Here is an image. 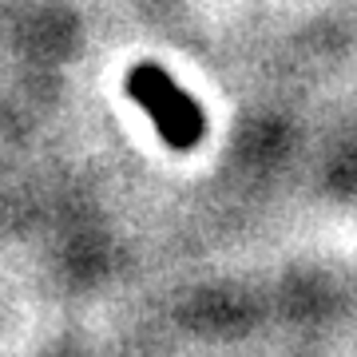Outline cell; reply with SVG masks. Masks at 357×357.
<instances>
[{
    "instance_id": "cell-1",
    "label": "cell",
    "mask_w": 357,
    "mask_h": 357,
    "mask_svg": "<svg viewBox=\"0 0 357 357\" xmlns=\"http://www.w3.org/2000/svg\"><path fill=\"white\" fill-rule=\"evenodd\" d=\"M128 96L151 115V123L159 128L167 147L175 151H191L203 139V112L199 103L178 88L159 64H135L128 76Z\"/></svg>"
}]
</instances>
